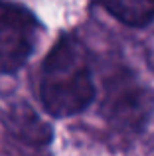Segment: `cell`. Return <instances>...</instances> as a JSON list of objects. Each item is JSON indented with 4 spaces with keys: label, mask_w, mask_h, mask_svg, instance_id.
I'll return each mask as SVG.
<instances>
[{
    "label": "cell",
    "mask_w": 154,
    "mask_h": 156,
    "mask_svg": "<svg viewBox=\"0 0 154 156\" xmlns=\"http://www.w3.org/2000/svg\"><path fill=\"white\" fill-rule=\"evenodd\" d=\"M40 97L47 113L59 119L85 111L95 99L87 50L73 34L61 36L44 59Z\"/></svg>",
    "instance_id": "6da1fadb"
},
{
    "label": "cell",
    "mask_w": 154,
    "mask_h": 156,
    "mask_svg": "<svg viewBox=\"0 0 154 156\" xmlns=\"http://www.w3.org/2000/svg\"><path fill=\"white\" fill-rule=\"evenodd\" d=\"M152 93L128 67H117L103 81V113L107 125L121 134H136L152 113Z\"/></svg>",
    "instance_id": "7a4b0ae2"
},
{
    "label": "cell",
    "mask_w": 154,
    "mask_h": 156,
    "mask_svg": "<svg viewBox=\"0 0 154 156\" xmlns=\"http://www.w3.org/2000/svg\"><path fill=\"white\" fill-rule=\"evenodd\" d=\"M38 22L18 4L0 0V73L20 69L34 50Z\"/></svg>",
    "instance_id": "3957f363"
},
{
    "label": "cell",
    "mask_w": 154,
    "mask_h": 156,
    "mask_svg": "<svg viewBox=\"0 0 154 156\" xmlns=\"http://www.w3.org/2000/svg\"><path fill=\"white\" fill-rule=\"evenodd\" d=\"M6 129L16 140L30 146H47L51 140V129L40 119L32 107L18 103L6 115Z\"/></svg>",
    "instance_id": "277c9868"
},
{
    "label": "cell",
    "mask_w": 154,
    "mask_h": 156,
    "mask_svg": "<svg viewBox=\"0 0 154 156\" xmlns=\"http://www.w3.org/2000/svg\"><path fill=\"white\" fill-rule=\"evenodd\" d=\"M119 22L142 28L154 18V0H99Z\"/></svg>",
    "instance_id": "5b68a950"
}]
</instances>
